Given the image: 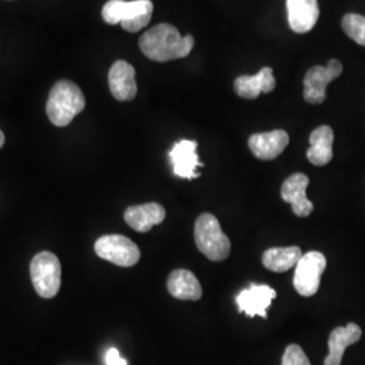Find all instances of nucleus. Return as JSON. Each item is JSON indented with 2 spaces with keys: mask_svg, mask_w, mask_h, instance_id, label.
I'll return each mask as SVG.
<instances>
[{
  "mask_svg": "<svg viewBox=\"0 0 365 365\" xmlns=\"http://www.w3.org/2000/svg\"><path fill=\"white\" fill-rule=\"evenodd\" d=\"M299 247H284V248H271L264 252L262 264L267 269L272 272H286L288 269L297 267L302 257Z\"/></svg>",
  "mask_w": 365,
  "mask_h": 365,
  "instance_id": "20",
  "label": "nucleus"
},
{
  "mask_svg": "<svg viewBox=\"0 0 365 365\" xmlns=\"http://www.w3.org/2000/svg\"><path fill=\"white\" fill-rule=\"evenodd\" d=\"M327 264V257L317 250L309 252L300 257L294 276V287L299 295L307 298L318 292Z\"/></svg>",
  "mask_w": 365,
  "mask_h": 365,
  "instance_id": "6",
  "label": "nucleus"
},
{
  "mask_svg": "<svg viewBox=\"0 0 365 365\" xmlns=\"http://www.w3.org/2000/svg\"><path fill=\"white\" fill-rule=\"evenodd\" d=\"M167 288L173 298L180 300H199L203 292L195 274L187 269L170 272Z\"/></svg>",
  "mask_w": 365,
  "mask_h": 365,
  "instance_id": "19",
  "label": "nucleus"
},
{
  "mask_svg": "<svg viewBox=\"0 0 365 365\" xmlns=\"http://www.w3.org/2000/svg\"><path fill=\"white\" fill-rule=\"evenodd\" d=\"M309 182L304 173H294L282 185V199L292 206V212L299 218H306L313 212L314 205L306 195Z\"/></svg>",
  "mask_w": 365,
  "mask_h": 365,
  "instance_id": "10",
  "label": "nucleus"
},
{
  "mask_svg": "<svg viewBox=\"0 0 365 365\" xmlns=\"http://www.w3.org/2000/svg\"><path fill=\"white\" fill-rule=\"evenodd\" d=\"M361 329L356 324L336 327L329 337V354L324 365H341L345 349L361 339Z\"/></svg>",
  "mask_w": 365,
  "mask_h": 365,
  "instance_id": "17",
  "label": "nucleus"
},
{
  "mask_svg": "<svg viewBox=\"0 0 365 365\" xmlns=\"http://www.w3.org/2000/svg\"><path fill=\"white\" fill-rule=\"evenodd\" d=\"M276 87L274 69L264 66L255 76H238L235 81V91L240 98L256 99L260 93H269Z\"/></svg>",
  "mask_w": 365,
  "mask_h": 365,
  "instance_id": "15",
  "label": "nucleus"
},
{
  "mask_svg": "<svg viewBox=\"0 0 365 365\" xmlns=\"http://www.w3.org/2000/svg\"><path fill=\"white\" fill-rule=\"evenodd\" d=\"M333 141L334 133L330 126H319L310 134V148L307 150L309 161L317 165L322 167L327 165L333 158Z\"/></svg>",
  "mask_w": 365,
  "mask_h": 365,
  "instance_id": "18",
  "label": "nucleus"
},
{
  "mask_svg": "<svg viewBox=\"0 0 365 365\" xmlns=\"http://www.w3.org/2000/svg\"><path fill=\"white\" fill-rule=\"evenodd\" d=\"M194 45L195 39L191 34L182 37L179 30L170 24L152 27L140 38L141 52L157 63L184 58L191 53Z\"/></svg>",
  "mask_w": 365,
  "mask_h": 365,
  "instance_id": "1",
  "label": "nucleus"
},
{
  "mask_svg": "<svg viewBox=\"0 0 365 365\" xmlns=\"http://www.w3.org/2000/svg\"><path fill=\"white\" fill-rule=\"evenodd\" d=\"M4 145V134L0 131V148Z\"/></svg>",
  "mask_w": 365,
  "mask_h": 365,
  "instance_id": "24",
  "label": "nucleus"
},
{
  "mask_svg": "<svg viewBox=\"0 0 365 365\" xmlns=\"http://www.w3.org/2000/svg\"><path fill=\"white\" fill-rule=\"evenodd\" d=\"M165 220V210L158 203L131 206L125 211V221L135 232L146 233Z\"/></svg>",
  "mask_w": 365,
  "mask_h": 365,
  "instance_id": "16",
  "label": "nucleus"
},
{
  "mask_svg": "<svg viewBox=\"0 0 365 365\" xmlns=\"http://www.w3.org/2000/svg\"><path fill=\"white\" fill-rule=\"evenodd\" d=\"M196 149L197 143L191 140H182L172 148L170 158L173 173L176 176L187 180H192L200 176L197 168L203 167V163L199 161Z\"/></svg>",
  "mask_w": 365,
  "mask_h": 365,
  "instance_id": "9",
  "label": "nucleus"
},
{
  "mask_svg": "<svg viewBox=\"0 0 365 365\" xmlns=\"http://www.w3.org/2000/svg\"><path fill=\"white\" fill-rule=\"evenodd\" d=\"M84 107L86 98L78 84L69 80H60L49 92L46 114L54 126L66 128Z\"/></svg>",
  "mask_w": 365,
  "mask_h": 365,
  "instance_id": "2",
  "label": "nucleus"
},
{
  "mask_svg": "<svg viewBox=\"0 0 365 365\" xmlns=\"http://www.w3.org/2000/svg\"><path fill=\"white\" fill-rule=\"evenodd\" d=\"M342 29L349 38L365 46V16L359 14H346L342 18Z\"/></svg>",
  "mask_w": 365,
  "mask_h": 365,
  "instance_id": "21",
  "label": "nucleus"
},
{
  "mask_svg": "<svg viewBox=\"0 0 365 365\" xmlns=\"http://www.w3.org/2000/svg\"><path fill=\"white\" fill-rule=\"evenodd\" d=\"M282 365H312L306 353L297 344L288 345L282 359Z\"/></svg>",
  "mask_w": 365,
  "mask_h": 365,
  "instance_id": "22",
  "label": "nucleus"
},
{
  "mask_svg": "<svg viewBox=\"0 0 365 365\" xmlns=\"http://www.w3.org/2000/svg\"><path fill=\"white\" fill-rule=\"evenodd\" d=\"M196 247L211 261H223L229 255L232 244L229 237L222 232L218 220L205 212L195 222Z\"/></svg>",
  "mask_w": 365,
  "mask_h": 365,
  "instance_id": "4",
  "label": "nucleus"
},
{
  "mask_svg": "<svg viewBox=\"0 0 365 365\" xmlns=\"http://www.w3.org/2000/svg\"><path fill=\"white\" fill-rule=\"evenodd\" d=\"M95 252L101 259L119 267H133L141 257L138 247L128 237L120 235L101 237L95 242Z\"/></svg>",
  "mask_w": 365,
  "mask_h": 365,
  "instance_id": "7",
  "label": "nucleus"
},
{
  "mask_svg": "<svg viewBox=\"0 0 365 365\" xmlns=\"http://www.w3.org/2000/svg\"><path fill=\"white\" fill-rule=\"evenodd\" d=\"M289 143L287 131L274 130L253 134L249 138V149L260 160H274L280 156Z\"/></svg>",
  "mask_w": 365,
  "mask_h": 365,
  "instance_id": "13",
  "label": "nucleus"
},
{
  "mask_svg": "<svg viewBox=\"0 0 365 365\" xmlns=\"http://www.w3.org/2000/svg\"><path fill=\"white\" fill-rule=\"evenodd\" d=\"M108 86L113 96L119 102L134 99L137 95L134 66L122 60L115 61L108 72Z\"/></svg>",
  "mask_w": 365,
  "mask_h": 365,
  "instance_id": "12",
  "label": "nucleus"
},
{
  "mask_svg": "<svg viewBox=\"0 0 365 365\" xmlns=\"http://www.w3.org/2000/svg\"><path fill=\"white\" fill-rule=\"evenodd\" d=\"M106 365H128V361L120 356L115 348H110L106 353Z\"/></svg>",
  "mask_w": 365,
  "mask_h": 365,
  "instance_id": "23",
  "label": "nucleus"
},
{
  "mask_svg": "<svg viewBox=\"0 0 365 365\" xmlns=\"http://www.w3.org/2000/svg\"><path fill=\"white\" fill-rule=\"evenodd\" d=\"M152 15V0H108L102 10V16L106 24H120V26L130 33H137L143 30L150 22Z\"/></svg>",
  "mask_w": 365,
  "mask_h": 365,
  "instance_id": "3",
  "label": "nucleus"
},
{
  "mask_svg": "<svg viewBox=\"0 0 365 365\" xmlns=\"http://www.w3.org/2000/svg\"><path fill=\"white\" fill-rule=\"evenodd\" d=\"M342 73L339 60H330L327 66H315L309 69L303 80V98L312 105H321L327 99V87Z\"/></svg>",
  "mask_w": 365,
  "mask_h": 365,
  "instance_id": "8",
  "label": "nucleus"
},
{
  "mask_svg": "<svg viewBox=\"0 0 365 365\" xmlns=\"http://www.w3.org/2000/svg\"><path fill=\"white\" fill-rule=\"evenodd\" d=\"M33 286L41 298H54L61 287V264L52 252H39L30 262Z\"/></svg>",
  "mask_w": 365,
  "mask_h": 365,
  "instance_id": "5",
  "label": "nucleus"
},
{
  "mask_svg": "<svg viewBox=\"0 0 365 365\" xmlns=\"http://www.w3.org/2000/svg\"><path fill=\"white\" fill-rule=\"evenodd\" d=\"M288 24L299 34L309 33L319 18L318 0H287Z\"/></svg>",
  "mask_w": 365,
  "mask_h": 365,
  "instance_id": "14",
  "label": "nucleus"
},
{
  "mask_svg": "<svg viewBox=\"0 0 365 365\" xmlns=\"http://www.w3.org/2000/svg\"><path fill=\"white\" fill-rule=\"evenodd\" d=\"M276 298V291L268 286L250 284V287L241 291L237 297L238 310L247 314L250 318L259 315L267 319V309Z\"/></svg>",
  "mask_w": 365,
  "mask_h": 365,
  "instance_id": "11",
  "label": "nucleus"
}]
</instances>
